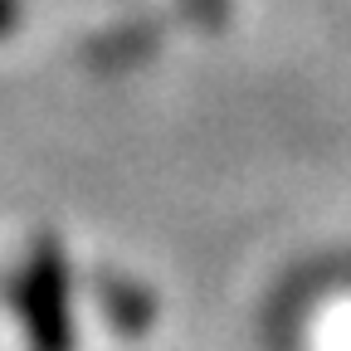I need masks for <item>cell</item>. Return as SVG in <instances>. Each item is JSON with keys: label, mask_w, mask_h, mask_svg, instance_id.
Returning a JSON list of instances; mask_svg holds the SVG:
<instances>
[{"label": "cell", "mask_w": 351, "mask_h": 351, "mask_svg": "<svg viewBox=\"0 0 351 351\" xmlns=\"http://www.w3.org/2000/svg\"><path fill=\"white\" fill-rule=\"evenodd\" d=\"M191 5H195V15H200L205 25H219V20H225V0H191Z\"/></svg>", "instance_id": "7a4b0ae2"}, {"label": "cell", "mask_w": 351, "mask_h": 351, "mask_svg": "<svg viewBox=\"0 0 351 351\" xmlns=\"http://www.w3.org/2000/svg\"><path fill=\"white\" fill-rule=\"evenodd\" d=\"M15 20H20V5H15V0H0V34H5Z\"/></svg>", "instance_id": "3957f363"}, {"label": "cell", "mask_w": 351, "mask_h": 351, "mask_svg": "<svg viewBox=\"0 0 351 351\" xmlns=\"http://www.w3.org/2000/svg\"><path fill=\"white\" fill-rule=\"evenodd\" d=\"M29 322L39 337V351H64V263L49 239H39L34 263H29Z\"/></svg>", "instance_id": "6da1fadb"}]
</instances>
